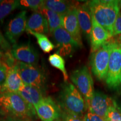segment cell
Returning <instances> with one entry per match:
<instances>
[{
  "instance_id": "1",
  "label": "cell",
  "mask_w": 121,
  "mask_h": 121,
  "mask_svg": "<svg viewBox=\"0 0 121 121\" xmlns=\"http://www.w3.org/2000/svg\"><path fill=\"white\" fill-rule=\"evenodd\" d=\"M88 2L92 17L113 37V28L121 10L120 0H93Z\"/></svg>"
},
{
  "instance_id": "2",
  "label": "cell",
  "mask_w": 121,
  "mask_h": 121,
  "mask_svg": "<svg viewBox=\"0 0 121 121\" xmlns=\"http://www.w3.org/2000/svg\"><path fill=\"white\" fill-rule=\"evenodd\" d=\"M1 114L23 121H29L35 116L31 108L17 93H0Z\"/></svg>"
},
{
  "instance_id": "3",
  "label": "cell",
  "mask_w": 121,
  "mask_h": 121,
  "mask_svg": "<svg viewBox=\"0 0 121 121\" xmlns=\"http://www.w3.org/2000/svg\"><path fill=\"white\" fill-rule=\"evenodd\" d=\"M58 105L63 111L84 118L87 108L85 101L73 84L64 82L58 96Z\"/></svg>"
},
{
  "instance_id": "4",
  "label": "cell",
  "mask_w": 121,
  "mask_h": 121,
  "mask_svg": "<svg viewBox=\"0 0 121 121\" xmlns=\"http://www.w3.org/2000/svg\"><path fill=\"white\" fill-rule=\"evenodd\" d=\"M105 83L111 90L121 87V43L113 39Z\"/></svg>"
},
{
  "instance_id": "5",
  "label": "cell",
  "mask_w": 121,
  "mask_h": 121,
  "mask_svg": "<svg viewBox=\"0 0 121 121\" xmlns=\"http://www.w3.org/2000/svg\"><path fill=\"white\" fill-rule=\"evenodd\" d=\"M113 42V39H112L108 43L91 54V69L93 75L99 81H105L107 77Z\"/></svg>"
},
{
  "instance_id": "6",
  "label": "cell",
  "mask_w": 121,
  "mask_h": 121,
  "mask_svg": "<svg viewBox=\"0 0 121 121\" xmlns=\"http://www.w3.org/2000/svg\"><path fill=\"white\" fill-rule=\"evenodd\" d=\"M70 79L87 105L94 92L93 79L89 69L83 66L75 69L71 73Z\"/></svg>"
},
{
  "instance_id": "7",
  "label": "cell",
  "mask_w": 121,
  "mask_h": 121,
  "mask_svg": "<svg viewBox=\"0 0 121 121\" xmlns=\"http://www.w3.org/2000/svg\"><path fill=\"white\" fill-rule=\"evenodd\" d=\"M20 75L24 84L37 87L44 91L46 85V78L42 69L35 66L16 62Z\"/></svg>"
},
{
  "instance_id": "8",
  "label": "cell",
  "mask_w": 121,
  "mask_h": 121,
  "mask_svg": "<svg viewBox=\"0 0 121 121\" xmlns=\"http://www.w3.org/2000/svg\"><path fill=\"white\" fill-rule=\"evenodd\" d=\"M57 45V53L62 57H69L75 50L80 47L70 34L63 28H59L54 30L52 34Z\"/></svg>"
},
{
  "instance_id": "9",
  "label": "cell",
  "mask_w": 121,
  "mask_h": 121,
  "mask_svg": "<svg viewBox=\"0 0 121 121\" xmlns=\"http://www.w3.org/2000/svg\"><path fill=\"white\" fill-rule=\"evenodd\" d=\"M116 104V101L108 95L99 91H94L87 107L89 112L105 119L109 109Z\"/></svg>"
},
{
  "instance_id": "10",
  "label": "cell",
  "mask_w": 121,
  "mask_h": 121,
  "mask_svg": "<svg viewBox=\"0 0 121 121\" xmlns=\"http://www.w3.org/2000/svg\"><path fill=\"white\" fill-rule=\"evenodd\" d=\"M36 114L42 121H58L61 109L49 96L44 97L35 107Z\"/></svg>"
},
{
  "instance_id": "11",
  "label": "cell",
  "mask_w": 121,
  "mask_h": 121,
  "mask_svg": "<svg viewBox=\"0 0 121 121\" xmlns=\"http://www.w3.org/2000/svg\"><path fill=\"white\" fill-rule=\"evenodd\" d=\"M11 53L17 61L35 66L38 62V53L29 43L13 44Z\"/></svg>"
},
{
  "instance_id": "12",
  "label": "cell",
  "mask_w": 121,
  "mask_h": 121,
  "mask_svg": "<svg viewBox=\"0 0 121 121\" xmlns=\"http://www.w3.org/2000/svg\"><path fill=\"white\" fill-rule=\"evenodd\" d=\"M26 12L25 11L19 13L9 22L5 32V36L9 42L13 45L16 44L19 37L26 30Z\"/></svg>"
},
{
  "instance_id": "13",
  "label": "cell",
  "mask_w": 121,
  "mask_h": 121,
  "mask_svg": "<svg viewBox=\"0 0 121 121\" xmlns=\"http://www.w3.org/2000/svg\"><path fill=\"white\" fill-rule=\"evenodd\" d=\"M75 5L69 12L62 15V26L75 40L80 47H82L81 31L78 24Z\"/></svg>"
},
{
  "instance_id": "14",
  "label": "cell",
  "mask_w": 121,
  "mask_h": 121,
  "mask_svg": "<svg viewBox=\"0 0 121 121\" xmlns=\"http://www.w3.org/2000/svg\"><path fill=\"white\" fill-rule=\"evenodd\" d=\"M113 37L112 35L110 34L92 17V28L89 38L90 41L91 53L95 52L105 44L108 43L113 39Z\"/></svg>"
},
{
  "instance_id": "15",
  "label": "cell",
  "mask_w": 121,
  "mask_h": 121,
  "mask_svg": "<svg viewBox=\"0 0 121 121\" xmlns=\"http://www.w3.org/2000/svg\"><path fill=\"white\" fill-rule=\"evenodd\" d=\"M77 16L81 32L87 38H90L92 28V17L88 2H76Z\"/></svg>"
},
{
  "instance_id": "16",
  "label": "cell",
  "mask_w": 121,
  "mask_h": 121,
  "mask_svg": "<svg viewBox=\"0 0 121 121\" xmlns=\"http://www.w3.org/2000/svg\"><path fill=\"white\" fill-rule=\"evenodd\" d=\"M16 65L10 67L0 93H18L24 85Z\"/></svg>"
},
{
  "instance_id": "17",
  "label": "cell",
  "mask_w": 121,
  "mask_h": 121,
  "mask_svg": "<svg viewBox=\"0 0 121 121\" xmlns=\"http://www.w3.org/2000/svg\"><path fill=\"white\" fill-rule=\"evenodd\" d=\"M26 30L45 35L49 33L47 20L45 16L39 11L33 12L27 19Z\"/></svg>"
},
{
  "instance_id": "18",
  "label": "cell",
  "mask_w": 121,
  "mask_h": 121,
  "mask_svg": "<svg viewBox=\"0 0 121 121\" xmlns=\"http://www.w3.org/2000/svg\"><path fill=\"white\" fill-rule=\"evenodd\" d=\"M17 93L34 110L35 107L44 98L43 92L41 90L26 84L23 85Z\"/></svg>"
},
{
  "instance_id": "19",
  "label": "cell",
  "mask_w": 121,
  "mask_h": 121,
  "mask_svg": "<svg viewBox=\"0 0 121 121\" xmlns=\"http://www.w3.org/2000/svg\"><path fill=\"white\" fill-rule=\"evenodd\" d=\"M75 4L76 2L64 0H46L44 1L43 7L63 15L69 12Z\"/></svg>"
},
{
  "instance_id": "20",
  "label": "cell",
  "mask_w": 121,
  "mask_h": 121,
  "mask_svg": "<svg viewBox=\"0 0 121 121\" xmlns=\"http://www.w3.org/2000/svg\"><path fill=\"white\" fill-rule=\"evenodd\" d=\"M46 18L49 26V33L52 34L54 30L62 26V15L42 7L39 10Z\"/></svg>"
},
{
  "instance_id": "21",
  "label": "cell",
  "mask_w": 121,
  "mask_h": 121,
  "mask_svg": "<svg viewBox=\"0 0 121 121\" xmlns=\"http://www.w3.org/2000/svg\"><path fill=\"white\" fill-rule=\"evenodd\" d=\"M26 31L29 34L32 35L37 39L38 44L43 52L45 53H49L54 49L55 46L46 35L40 34V33L34 32L31 30H26Z\"/></svg>"
},
{
  "instance_id": "22",
  "label": "cell",
  "mask_w": 121,
  "mask_h": 121,
  "mask_svg": "<svg viewBox=\"0 0 121 121\" xmlns=\"http://www.w3.org/2000/svg\"><path fill=\"white\" fill-rule=\"evenodd\" d=\"M48 60L51 66L58 69L62 73L64 82H67L69 78V75L65 67V61L63 57L57 53H55L49 56L48 57Z\"/></svg>"
},
{
  "instance_id": "23",
  "label": "cell",
  "mask_w": 121,
  "mask_h": 121,
  "mask_svg": "<svg viewBox=\"0 0 121 121\" xmlns=\"http://www.w3.org/2000/svg\"><path fill=\"white\" fill-rule=\"evenodd\" d=\"M20 6V1L6 0L0 4V22Z\"/></svg>"
},
{
  "instance_id": "24",
  "label": "cell",
  "mask_w": 121,
  "mask_h": 121,
  "mask_svg": "<svg viewBox=\"0 0 121 121\" xmlns=\"http://www.w3.org/2000/svg\"><path fill=\"white\" fill-rule=\"evenodd\" d=\"M44 1L42 0H21L20 5L21 6L29 8L34 11H39L43 7Z\"/></svg>"
},
{
  "instance_id": "25",
  "label": "cell",
  "mask_w": 121,
  "mask_h": 121,
  "mask_svg": "<svg viewBox=\"0 0 121 121\" xmlns=\"http://www.w3.org/2000/svg\"><path fill=\"white\" fill-rule=\"evenodd\" d=\"M105 120L107 121H121V114L117 104L109 109Z\"/></svg>"
},
{
  "instance_id": "26",
  "label": "cell",
  "mask_w": 121,
  "mask_h": 121,
  "mask_svg": "<svg viewBox=\"0 0 121 121\" xmlns=\"http://www.w3.org/2000/svg\"><path fill=\"white\" fill-rule=\"evenodd\" d=\"M9 66L3 61L0 60V90H1L3 84H4L6 78L7 72H8Z\"/></svg>"
},
{
  "instance_id": "27",
  "label": "cell",
  "mask_w": 121,
  "mask_h": 121,
  "mask_svg": "<svg viewBox=\"0 0 121 121\" xmlns=\"http://www.w3.org/2000/svg\"><path fill=\"white\" fill-rule=\"evenodd\" d=\"M84 121V118L78 117L61 110L60 121Z\"/></svg>"
},
{
  "instance_id": "28",
  "label": "cell",
  "mask_w": 121,
  "mask_h": 121,
  "mask_svg": "<svg viewBox=\"0 0 121 121\" xmlns=\"http://www.w3.org/2000/svg\"><path fill=\"white\" fill-rule=\"evenodd\" d=\"M11 48L12 47L9 42L4 38L1 31H0V48L4 52H6L11 51Z\"/></svg>"
},
{
  "instance_id": "29",
  "label": "cell",
  "mask_w": 121,
  "mask_h": 121,
  "mask_svg": "<svg viewBox=\"0 0 121 121\" xmlns=\"http://www.w3.org/2000/svg\"><path fill=\"white\" fill-rule=\"evenodd\" d=\"M121 34V11L115 22L113 28V37Z\"/></svg>"
},
{
  "instance_id": "30",
  "label": "cell",
  "mask_w": 121,
  "mask_h": 121,
  "mask_svg": "<svg viewBox=\"0 0 121 121\" xmlns=\"http://www.w3.org/2000/svg\"><path fill=\"white\" fill-rule=\"evenodd\" d=\"M84 120V121H107L105 119L89 111L85 114Z\"/></svg>"
},
{
  "instance_id": "31",
  "label": "cell",
  "mask_w": 121,
  "mask_h": 121,
  "mask_svg": "<svg viewBox=\"0 0 121 121\" xmlns=\"http://www.w3.org/2000/svg\"><path fill=\"white\" fill-rule=\"evenodd\" d=\"M3 121H23L21 119L16 118L12 117H6L5 118L3 119Z\"/></svg>"
},
{
  "instance_id": "32",
  "label": "cell",
  "mask_w": 121,
  "mask_h": 121,
  "mask_svg": "<svg viewBox=\"0 0 121 121\" xmlns=\"http://www.w3.org/2000/svg\"><path fill=\"white\" fill-rule=\"evenodd\" d=\"M4 52L0 48V60H1L3 59V57L4 56Z\"/></svg>"
},
{
  "instance_id": "33",
  "label": "cell",
  "mask_w": 121,
  "mask_h": 121,
  "mask_svg": "<svg viewBox=\"0 0 121 121\" xmlns=\"http://www.w3.org/2000/svg\"><path fill=\"white\" fill-rule=\"evenodd\" d=\"M116 39H117V40H118V41L119 42H120V43H121V35H119L118 36L117 38Z\"/></svg>"
},
{
  "instance_id": "34",
  "label": "cell",
  "mask_w": 121,
  "mask_h": 121,
  "mask_svg": "<svg viewBox=\"0 0 121 121\" xmlns=\"http://www.w3.org/2000/svg\"><path fill=\"white\" fill-rule=\"evenodd\" d=\"M118 109H119V112H120V113H121V105L120 106V107H119V106L118 105Z\"/></svg>"
},
{
  "instance_id": "35",
  "label": "cell",
  "mask_w": 121,
  "mask_h": 121,
  "mask_svg": "<svg viewBox=\"0 0 121 121\" xmlns=\"http://www.w3.org/2000/svg\"><path fill=\"white\" fill-rule=\"evenodd\" d=\"M0 114H1V104H0Z\"/></svg>"
},
{
  "instance_id": "36",
  "label": "cell",
  "mask_w": 121,
  "mask_h": 121,
  "mask_svg": "<svg viewBox=\"0 0 121 121\" xmlns=\"http://www.w3.org/2000/svg\"><path fill=\"white\" fill-rule=\"evenodd\" d=\"M2 2V1H1V0H0V4H1V3Z\"/></svg>"
},
{
  "instance_id": "37",
  "label": "cell",
  "mask_w": 121,
  "mask_h": 121,
  "mask_svg": "<svg viewBox=\"0 0 121 121\" xmlns=\"http://www.w3.org/2000/svg\"><path fill=\"white\" fill-rule=\"evenodd\" d=\"M0 121H3V120H2V119H0Z\"/></svg>"
}]
</instances>
